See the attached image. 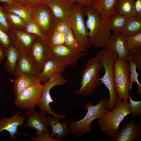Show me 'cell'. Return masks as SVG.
Returning <instances> with one entry per match:
<instances>
[{
    "instance_id": "38",
    "label": "cell",
    "mask_w": 141,
    "mask_h": 141,
    "mask_svg": "<svg viewBox=\"0 0 141 141\" xmlns=\"http://www.w3.org/2000/svg\"><path fill=\"white\" fill-rule=\"evenodd\" d=\"M0 27L7 34L10 29L4 12L2 10V6L0 5Z\"/></svg>"
},
{
    "instance_id": "36",
    "label": "cell",
    "mask_w": 141,
    "mask_h": 141,
    "mask_svg": "<svg viewBox=\"0 0 141 141\" xmlns=\"http://www.w3.org/2000/svg\"><path fill=\"white\" fill-rule=\"evenodd\" d=\"M127 56L133 60L137 68L141 70V47L128 51Z\"/></svg>"
},
{
    "instance_id": "25",
    "label": "cell",
    "mask_w": 141,
    "mask_h": 141,
    "mask_svg": "<svg viewBox=\"0 0 141 141\" xmlns=\"http://www.w3.org/2000/svg\"><path fill=\"white\" fill-rule=\"evenodd\" d=\"M70 28L68 22L63 21L58 22L49 40V43L52 48L64 44L65 36Z\"/></svg>"
},
{
    "instance_id": "9",
    "label": "cell",
    "mask_w": 141,
    "mask_h": 141,
    "mask_svg": "<svg viewBox=\"0 0 141 141\" xmlns=\"http://www.w3.org/2000/svg\"><path fill=\"white\" fill-rule=\"evenodd\" d=\"M31 17L49 42L58 23L50 9L45 4L39 6L32 9Z\"/></svg>"
},
{
    "instance_id": "40",
    "label": "cell",
    "mask_w": 141,
    "mask_h": 141,
    "mask_svg": "<svg viewBox=\"0 0 141 141\" xmlns=\"http://www.w3.org/2000/svg\"><path fill=\"white\" fill-rule=\"evenodd\" d=\"M0 44L3 45L5 48L11 45L8 35L0 27Z\"/></svg>"
},
{
    "instance_id": "10",
    "label": "cell",
    "mask_w": 141,
    "mask_h": 141,
    "mask_svg": "<svg viewBox=\"0 0 141 141\" xmlns=\"http://www.w3.org/2000/svg\"><path fill=\"white\" fill-rule=\"evenodd\" d=\"M43 84L39 83L28 87L20 93L14 100V103L19 109L29 110L38 105L41 96Z\"/></svg>"
},
{
    "instance_id": "14",
    "label": "cell",
    "mask_w": 141,
    "mask_h": 141,
    "mask_svg": "<svg viewBox=\"0 0 141 141\" xmlns=\"http://www.w3.org/2000/svg\"><path fill=\"white\" fill-rule=\"evenodd\" d=\"M46 114L44 111L36 112L34 108L27 111L25 115L27 120L25 124V127L36 130V136L49 133L50 126L47 121Z\"/></svg>"
},
{
    "instance_id": "4",
    "label": "cell",
    "mask_w": 141,
    "mask_h": 141,
    "mask_svg": "<svg viewBox=\"0 0 141 141\" xmlns=\"http://www.w3.org/2000/svg\"><path fill=\"white\" fill-rule=\"evenodd\" d=\"M102 67V62L98 55L89 59L82 71L80 86L75 90V93L85 97L92 95L98 87L102 84L99 73Z\"/></svg>"
},
{
    "instance_id": "35",
    "label": "cell",
    "mask_w": 141,
    "mask_h": 141,
    "mask_svg": "<svg viewBox=\"0 0 141 141\" xmlns=\"http://www.w3.org/2000/svg\"><path fill=\"white\" fill-rule=\"evenodd\" d=\"M129 107L130 114L134 118H138L141 115V101H134L130 96L129 97Z\"/></svg>"
},
{
    "instance_id": "31",
    "label": "cell",
    "mask_w": 141,
    "mask_h": 141,
    "mask_svg": "<svg viewBox=\"0 0 141 141\" xmlns=\"http://www.w3.org/2000/svg\"><path fill=\"white\" fill-rule=\"evenodd\" d=\"M128 60L129 63L130 69V90L132 89L133 83L135 82L137 84L138 86V89L137 91V94L140 96L141 84L138 79L139 74L137 71V68L136 65L133 60L130 57H128Z\"/></svg>"
},
{
    "instance_id": "3",
    "label": "cell",
    "mask_w": 141,
    "mask_h": 141,
    "mask_svg": "<svg viewBox=\"0 0 141 141\" xmlns=\"http://www.w3.org/2000/svg\"><path fill=\"white\" fill-rule=\"evenodd\" d=\"M108 99L107 96L101 98L98 102L93 105L90 102L85 104L86 114L81 119L72 122L69 126L70 132L78 136L85 135L91 130V124L94 120L101 118L110 110L107 108Z\"/></svg>"
},
{
    "instance_id": "22",
    "label": "cell",
    "mask_w": 141,
    "mask_h": 141,
    "mask_svg": "<svg viewBox=\"0 0 141 141\" xmlns=\"http://www.w3.org/2000/svg\"><path fill=\"white\" fill-rule=\"evenodd\" d=\"M48 122L52 128L51 137L60 140L61 141L67 136L70 132L67 127L69 124L67 121H59L60 119L55 117L50 116H47Z\"/></svg>"
},
{
    "instance_id": "43",
    "label": "cell",
    "mask_w": 141,
    "mask_h": 141,
    "mask_svg": "<svg viewBox=\"0 0 141 141\" xmlns=\"http://www.w3.org/2000/svg\"><path fill=\"white\" fill-rule=\"evenodd\" d=\"M5 48L0 44V63L4 60L5 57Z\"/></svg>"
},
{
    "instance_id": "32",
    "label": "cell",
    "mask_w": 141,
    "mask_h": 141,
    "mask_svg": "<svg viewBox=\"0 0 141 141\" xmlns=\"http://www.w3.org/2000/svg\"><path fill=\"white\" fill-rule=\"evenodd\" d=\"M64 44L73 50L83 52L70 28L65 36Z\"/></svg>"
},
{
    "instance_id": "20",
    "label": "cell",
    "mask_w": 141,
    "mask_h": 141,
    "mask_svg": "<svg viewBox=\"0 0 141 141\" xmlns=\"http://www.w3.org/2000/svg\"><path fill=\"white\" fill-rule=\"evenodd\" d=\"M111 51L115 53L118 58L128 62V51L125 36L120 32H114L111 34L107 47Z\"/></svg>"
},
{
    "instance_id": "11",
    "label": "cell",
    "mask_w": 141,
    "mask_h": 141,
    "mask_svg": "<svg viewBox=\"0 0 141 141\" xmlns=\"http://www.w3.org/2000/svg\"><path fill=\"white\" fill-rule=\"evenodd\" d=\"M29 53L40 72L46 60L52 57V47L49 42L37 36L31 46Z\"/></svg>"
},
{
    "instance_id": "30",
    "label": "cell",
    "mask_w": 141,
    "mask_h": 141,
    "mask_svg": "<svg viewBox=\"0 0 141 141\" xmlns=\"http://www.w3.org/2000/svg\"><path fill=\"white\" fill-rule=\"evenodd\" d=\"M4 12L10 29L24 31L26 22L22 18L12 13Z\"/></svg>"
},
{
    "instance_id": "19",
    "label": "cell",
    "mask_w": 141,
    "mask_h": 141,
    "mask_svg": "<svg viewBox=\"0 0 141 141\" xmlns=\"http://www.w3.org/2000/svg\"><path fill=\"white\" fill-rule=\"evenodd\" d=\"M68 66L52 57L48 59L44 63L38 75L40 83H44L54 74L61 73Z\"/></svg>"
},
{
    "instance_id": "45",
    "label": "cell",
    "mask_w": 141,
    "mask_h": 141,
    "mask_svg": "<svg viewBox=\"0 0 141 141\" xmlns=\"http://www.w3.org/2000/svg\"><path fill=\"white\" fill-rule=\"evenodd\" d=\"M71 0V1H74V0Z\"/></svg>"
},
{
    "instance_id": "15",
    "label": "cell",
    "mask_w": 141,
    "mask_h": 141,
    "mask_svg": "<svg viewBox=\"0 0 141 141\" xmlns=\"http://www.w3.org/2000/svg\"><path fill=\"white\" fill-rule=\"evenodd\" d=\"M52 57L67 66H75L79 60L85 56L81 51L73 50L64 44L52 48Z\"/></svg>"
},
{
    "instance_id": "21",
    "label": "cell",
    "mask_w": 141,
    "mask_h": 141,
    "mask_svg": "<svg viewBox=\"0 0 141 141\" xmlns=\"http://www.w3.org/2000/svg\"><path fill=\"white\" fill-rule=\"evenodd\" d=\"M9 79L13 83L12 89L15 96L25 89L40 83L38 76L30 74H22Z\"/></svg>"
},
{
    "instance_id": "8",
    "label": "cell",
    "mask_w": 141,
    "mask_h": 141,
    "mask_svg": "<svg viewBox=\"0 0 141 141\" xmlns=\"http://www.w3.org/2000/svg\"><path fill=\"white\" fill-rule=\"evenodd\" d=\"M61 73L56 74L50 78L43 84V87L40 99L37 105L41 111L46 112L59 119L66 118L67 116L58 114L52 110L50 104L54 102L50 95L51 89L55 86H61L67 82Z\"/></svg>"
},
{
    "instance_id": "44",
    "label": "cell",
    "mask_w": 141,
    "mask_h": 141,
    "mask_svg": "<svg viewBox=\"0 0 141 141\" xmlns=\"http://www.w3.org/2000/svg\"><path fill=\"white\" fill-rule=\"evenodd\" d=\"M14 1V0H0V2L8 4Z\"/></svg>"
},
{
    "instance_id": "41",
    "label": "cell",
    "mask_w": 141,
    "mask_h": 141,
    "mask_svg": "<svg viewBox=\"0 0 141 141\" xmlns=\"http://www.w3.org/2000/svg\"><path fill=\"white\" fill-rule=\"evenodd\" d=\"M75 2L79 3L84 7H91L96 0H74Z\"/></svg>"
},
{
    "instance_id": "7",
    "label": "cell",
    "mask_w": 141,
    "mask_h": 141,
    "mask_svg": "<svg viewBox=\"0 0 141 141\" xmlns=\"http://www.w3.org/2000/svg\"><path fill=\"white\" fill-rule=\"evenodd\" d=\"M114 88L119 100H129L130 69L128 62L118 58L114 67Z\"/></svg>"
},
{
    "instance_id": "13",
    "label": "cell",
    "mask_w": 141,
    "mask_h": 141,
    "mask_svg": "<svg viewBox=\"0 0 141 141\" xmlns=\"http://www.w3.org/2000/svg\"><path fill=\"white\" fill-rule=\"evenodd\" d=\"M141 135V129L138 123L134 119L130 120L124 124L120 130L110 135H107L111 141H134Z\"/></svg>"
},
{
    "instance_id": "5",
    "label": "cell",
    "mask_w": 141,
    "mask_h": 141,
    "mask_svg": "<svg viewBox=\"0 0 141 141\" xmlns=\"http://www.w3.org/2000/svg\"><path fill=\"white\" fill-rule=\"evenodd\" d=\"M84 7L75 2L73 11L68 22L81 51L85 56L92 46L89 37L84 19Z\"/></svg>"
},
{
    "instance_id": "18",
    "label": "cell",
    "mask_w": 141,
    "mask_h": 141,
    "mask_svg": "<svg viewBox=\"0 0 141 141\" xmlns=\"http://www.w3.org/2000/svg\"><path fill=\"white\" fill-rule=\"evenodd\" d=\"M40 72L29 53L20 52L13 75L15 77L23 74H30L38 77Z\"/></svg>"
},
{
    "instance_id": "1",
    "label": "cell",
    "mask_w": 141,
    "mask_h": 141,
    "mask_svg": "<svg viewBox=\"0 0 141 141\" xmlns=\"http://www.w3.org/2000/svg\"><path fill=\"white\" fill-rule=\"evenodd\" d=\"M85 21L90 41L94 48H106L111 34L108 22L92 7H85Z\"/></svg>"
},
{
    "instance_id": "2",
    "label": "cell",
    "mask_w": 141,
    "mask_h": 141,
    "mask_svg": "<svg viewBox=\"0 0 141 141\" xmlns=\"http://www.w3.org/2000/svg\"><path fill=\"white\" fill-rule=\"evenodd\" d=\"M101 61L104 73L100 80L102 84L108 89L109 94L107 108L109 110L114 109L119 101L114 88V67L118 59V56L115 52L107 48L97 52Z\"/></svg>"
},
{
    "instance_id": "39",
    "label": "cell",
    "mask_w": 141,
    "mask_h": 141,
    "mask_svg": "<svg viewBox=\"0 0 141 141\" xmlns=\"http://www.w3.org/2000/svg\"><path fill=\"white\" fill-rule=\"evenodd\" d=\"M31 139L32 141H61L60 140L52 138L50 133H46L38 135L32 136Z\"/></svg>"
},
{
    "instance_id": "17",
    "label": "cell",
    "mask_w": 141,
    "mask_h": 141,
    "mask_svg": "<svg viewBox=\"0 0 141 141\" xmlns=\"http://www.w3.org/2000/svg\"><path fill=\"white\" fill-rule=\"evenodd\" d=\"M21 111L17 112L9 118L2 117L0 119V133L6 130L9 133L10 138L13 140L16 139V134L20 135L18 128L23 125L26 117L25 114H21Z\"/></svg>"
},
{
    "instance_id": "42",
    "label": "cell",
    "mask_w": 141,
    "mask_h": 141,
    "mask_svg": "<svg viewBox=\"0 0 141 141\" xmlns=\"http://www.w3.org/2000/svg\"><path fill=\"white\" fill-rule=\"evenodd\" d=\"M135 7L137 16H141V0H135Z\"/></svg>"
},
{
    "instance_id": "34",
    "label": "cell",
    "mask_w": 141,
    "mask_h": 141,
    "mask_svg": "<svg viewBox=\"0 0 141 141\" xmlns=\"http://www.w3.org/2000/svg\"><path fill=\"white\" fill-rule=\"evenodd\" d=\"M23 31L28 33L36 35L45 39L39 28L32 19L26 22Z\"/></svg>"
},
{
    "instance_id": "26",
    "label": "cell",
    "mask_w": 141,
    "mask_h": 141,
    "mask_svg": "<svg viewBox=\"0 0 141 141\" xmlns=\"http://www.w3.org/2000/svg\"><path fill=\"white\" fill-rule=\"evenodd\" d=\"M5 53L7 59L4 64L3 67L9 74L13 75L20 52L11 44L5 48Z\"/></svg>"
},
{
    "instance_id": "37",
    "label": "cell",
    "mask_w": 141,
    "mask_h": 141,
    "mask_svg": "<svg viewBox=\"0 0 141 141\" xmlns=\"http://www.w3.org/2000/svg\"><path fill=\"white\" fill-rule=\"evenodd\" d=\"M45 0H14L31 9L44 4Z\"/></svg>"
},
{
    "instance_id": "24",
    "label": "cell",
    "mask_w": 141,
    "mask_h": 141,
    "mask_svg": "<svg viewBox=\"0 0 141 141\" xmlns=\"http://www.w3.org/2000/svg\"><path fill=\"white\" fill-rule=\"evenodd\" d=\"M2 8L4 12L16 15L26 22L32 19V9L17 2L14 1L8 4L4 3Z\"/></svg>"
},
{
    "instance_id": "27",
    "label": "cell",
    "mask_w": 141,
    "mask_h": 141,
    "mask_svg": "<svg viewBox=\"0 0 141 141\" xmlns=\"http://www.w3.org/2000/svg\"><path fill=\"white\" fill-rule=\"evenodd\" d=\"M135 0H116L114 8L118 14L126 16L129 19L137 16L135 7Z\"/></svg>"
},
{
    "instance_id": "23",
    "label": "cell",
    "mask_w": 141,
    "mask_h": 141,
    "mask_svg": "<svg viewBox=\"0 0 141 141\" xmlns=\"http://www.w3.org/2000/svg\"><path fill=\"white\" fill-rule=\"evenodd\" d=\"M116 0H96L91 7L97 11L102 17L108 22L109 18L118 14L115 8Z\"/></svg>"
},
{
    "instance_id": "12",
    "label": "cell",
    "mask_w": 141,
    "mask_h": 141,
    "mask_svg": "<svg viewBox=\"0 0 141 141\" xmlns=\"http://www.w3.org/2000/svg\"><path fill=\"white\" fill-rule=\"evenodd\" d=\"M75 2L69 0H45L44 4L51 10L57 21L68 22L74 9Z\"/></svg>"
},
{
    "instance_id": "29",
    "label": "cell",
    "mask_w": 141,
    "mask_h": 141,
    "mask_svg": "<svg viewBox=\"0 0 141 141\" xmlns=\"http://www.w3.org/2000/svg\"><path fill=\"white\" fill-rule=\"evenodd\" d=\"M129 18L123 15L118 14L113 15L108 20L110 31L120 32L124 29Z\"/></svg>"
},
{
    "instance_id": "16",
    "label": "cell",
    "mask_w": 141,
    "mask_h": 141,
    "mask_svg": "<svg viewBox=\"0 0 141 141\" xmlns=\"http://www.w3.org/2000/svg\"><path fill=\"white\" fill-rule=\"evenodd\" d=\"M11 44L20 52L29 53L31 46L37 36L29 34L23 31L11 29L8 34Z\"/></svg>"
},
{
    "instance_id": "28",
    "label": "cell",
    "mask_w": 141,
    "mask_h": 141,
    "mask_svg": "<svg viewBox=\"0 0 141 141\" xmlns=\"http://www.w3.org/2000/svg\"><path fill=\"white\" fill-rule=\"evenodd\" d=\"M120 32L125 36H130L141 33V16L129 19L124 29Z\"/></svg>"
},
{
    "instance_id": "33",
    "label": "cell",
    "mask_w": 141,
    "mask_h": 141,
    "mask_svg": "<svg viewBox=\"0 0 141 141\" xmlns=\"http://www.w3.org/2000/svg\"><path fill=\"white\" fill-rule=\"evenodd\" d=\"M125 38L128 51L141 47V33L133 36H125Z\"/></svg>"
},
{
    "instance_id": "6",
    "label": "cell",
    "mask_w": 141,
    "mask_h": 141,
    "mask_svg": "<svg viewBox=\"0 0 141 141\" xmlns=\"http://www.w3.org/2000/svg\"><path fill=\"white\" fill-rule=\"evenodd\" d=\"M128 104V101L119 100L114 109L98 119V124L102 132L108 135L119 130L121 123L130 114Z\"/></svg>"
}]
</instances>
